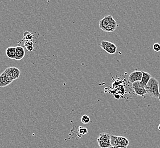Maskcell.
I'll return each mask as SVG.
<instances>
[{"label": "cell", "mask_w": 160, "mask_h": 148, "mask_svg": "<svg viewBox=\"0 0 160 148\" xmlns=\"http://www.w3.org/2000/svg\"><path fill=\"white\" fill-rule=\"evenodd\" d=\"M100 29L105 32H113L115 31L118 25L115 19L111 15L104 17L100 19L99 23Z\"/></svg>", "instance_id": "cell-1"}, {"label": "cell", "mask_w": 160, "mask_h": 148, "mask_svg": "<svg viewBox=\"0 0 160 148\" xmlns=\"http://www.w3.org/2000/svg\"><path fill=\"white\" fill-rule=\"evenodd\" d=\"M147 94L149 96L154 98H158L160 95L159 82L154 77H151L150 81L145 86Z\"/></svg>", "instance_id": "cell-2"}, {"label": "cell", "mask_w": 160, "mask_h": 148, "mask_svg": "<svg viewBox=\"0 0 160 148\" xmlns=\"http://www.w3.org/2000/svg\"><path fill=\"white\" fill-rule=\"evenodd\" d=\"M111 145L113 146H118L120 147H127L129 141L128 139L123 136L111 135Z\"/></svg>", "instance_id": "cell-3"}, {"label": "cell", "mask_w": 160, "mask_h": 148, "mask_svg": "<svg viewBox=\"0 0 160 148\" xmlns=\"http://www.w3.org/2000/svg\"><path fill=\"white\" fill-rule=\"evenodd\" d=\"M100 46L110 55H113L117 52V46L115 44L109 41H102L100 43Z\"/></svg>", "instance_id": "cell-4"}, {"label": "cell", "mask_w": 160, "mask_h": 148, "mask_svg": "<svg viewBox=\"0 0 160 148\" xmlns=\"http://www.w3.org/2000/svg\"><path fill=\"white\" fill-rule=\"evenodd\" d=\"M132 87L135 93L138 96H144L147 94L145 86L141 84V81H136L132 83Z\"/></svg>", "instance_id": "cell-5"}, {"label": "cell", "mask_w": 160, "mask_h": 148, "mask_svg": "<svg viewBox=\"0 0 160 148\" xmlns=\"http://www.w3.org/2000/svg\"><path fill=\"white\" fill-rule=\"evenodd\" d=\"M5 71L9 75V76L13 79V81H15L17 79H18L21 75V71L18 68L15 67H10L7 68Z\"/></svg>", "instance_id": "cell-6"}, {"label": "cell", "mask_w": 160, "mask_h": 148, "mask_svg": "<svg viewBox=\"0 0 160 148\" xmlns=\"http://www.w3.org/2000/svg\"><path fill=\"white\" fill-rule=\"evenodd\" d=\"M13 79L10 77L5 71H3L0 75V87H7L13 81Z\"/></svg>", "instance_id": "cell-7"}, {"label": "cell", "mask_w": 160, "mask_h": 148, "mask_svg": "<svg viewBox=\"0 0 160 148\" xmlns=\"http://www.w3.org/2000/svg\"><path fill=\"white\" fill-rule=\"evenodd\" d=\"M142 77V71H136L132 72L129 76V81L130 83H133L136 81H141Z\"/></svg>", "instance_id": "cell-8"}, {"label": "cell", "mask_w": 160, "mask_h": 148, "mask_svg": "<svg viewBox=\"0 0 160 148\" xmlns=\"http://www.w3.org/2000/svg\"><path fill=\"white\" fill-rule=\"evenodd\" d=\"M25 50L22 46H18L16 47V55L15 59L17 61H20L25 57Z\"/></svg>", "instance_id": "cell-9"}, {"label": "cell", "mask_w": 160, "mask_h": 148, "mask_svg": "<svg viewBox=\"0 0 160 148\" xmlns=\"http://www.w3.org/2000/svg\"><path fill=\"white\" fill-rule=\"evenodd\" d=\"M110 140H111V135L106 132L101 133L97 139L98 142H107V143L111 144Z\"/></svg>", "instance_id": "cell-10"}, {"label": "cell", "mask_w": 160, "mask_h": 148, "mask_svg": "<svg viewBox=\"0 0 160 148\" xmlns=\"http://www.w3.org/2000/svg\"><path fill=\"white\" fill-rule=\"evenodd\" d=\"M6 54L8 58L11 59H15V55H16V47L11 46L7 48L6 50Z\"/></svg>", "instance_id": "cell-11"}, {"label": "cell", "mask_w": 160, "mask_h": 148, "mask_svg": "<svg viewBox=\"0 0 160 148\" xmlns=\"http://www.w3.org/2000/svg\"><path fill=\"white\" fill-rule=\"evenodd\" d=\"M152 77V76L148 72L142 71V77L141 79V83L143 86H145L147 84L148 81H150V79Z\"/></svg>", "instance_id": "cell-12"}, {"label": "cell", "mask_w": 160, "mask_h": 148, "mask_svg": "<svg viewBox=\"0 0 160 148\" xmlns=\"http://www.w3.org/2000/svg\"><path fill=\"white\" fill-rule=\"evenodd\" d=\"M26 49L29 52H32L34 50V43L32 41H26L25 43L24 44Z\"/></svg>", "instance_id": "cell-13"}, {"label": "cell", "mask_w": 160, "mask_h": 148, "mask_svg": "<svg viewBox=\"0 0 160 148\" xmlns=\"http://www.w3.org/2000/svg\"><path fill=\"white\" fill-rule=\"evenodd\" d=\"M23 39L28 41H32V39H33V35L32 33H31L29 32H25L23 34Z\"/></svg>", "instance_id": "cell-14"}, {"label": "cell", "mask_w": 160, "mask_h": 148, "mask_svg": "<svg viewBox=\"0 0 160 148\" xmlns=\"http://www.w3.org/2000/svg\"><path fill=\"white\" fill-rule=\"evenodd\" d=\"M98 145L100 148H109L111 146L110 143L107 142H98Z\"/></svg>", "instance_id": "cell-15"}, {"label": "cell", "mask_w": 160, "mask_h": 148, "mask_svg": "<svg viewBox=\"0 0 160 148\" xmlns=\"http://www.w3.org/2000/svg\"><path fill=\"white\" fill-rule=\"evenodd\" d=\"M81 121L83 124H88L90 122V117L86 115H84L81 118Z\"/></svg>", "instance_id": "cell-16"}, {"label": "cell", "mask_w": 160, "mask_h": 148, "mask_svg": "<svg viewBox=\"0 0 160 148\" xmlns=\"http://www.w3.org/2000/svg\"><path fill=\"white\" fill-rule=\"evenodd\" d=\"M78 133L80 134V135H84L88 133V130L86 128L80 126L78 129Z\"/></svg>", "instance_id": "cell-17"}, {"label": "cell", "mask_w": 160, "mask_h": 148, "mask_svg": "<svg viewBox=\"0 0 160 148\" xmlns=\"http://www.w3.org/2000/svg\"><path fill=\"white\" fill-rule=\"evenodd\" d=\"M153 48L154 51L156 52H160V44L156 43H154L153 46Z\"/></svg>", "instance_id": "cell-18"}, {"label": "cell", "mask_w": 160, "mask_h": 148, "mask_svg": "<svg viewBox=\"0 0 160 148\" xmlns=\"http://www.w3.org/2000/svg\"><path fill=\"white\" fill-rule=\"evenodd\" d=\"M109 148H127V147H120V146H111Z\"/></svg>", "instance_id": "cell-19"}, {"label": "cell", "mask_w": 160, "mask_h": 148, "mask_svg": "<svg viewBox=\"0 0 160 148\" xmlns=\"http://www.w3.org/2000/svg\"><path fill=\"white\" fill-rule=\"evenodd\" d=\"M158 129H159V131H160V124L158 126Z\"/></svg>", "instance_id": "cell-20"}, {"label": "cell", "mask_w": 160, "mask_h": 148, "mask_svg": "<svg viewBox=\"0 0 160 148\" xmlns=\"http://www.w3.org/2000/svg\"><path fill=\"white\" fill-rule=\"evenodd\" d=\"M158 99H159V100L160 101V95H159V96H158Z\"/></svg>", "instance_id": "cell-21"}]
</instances>
